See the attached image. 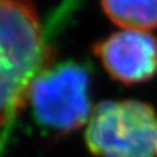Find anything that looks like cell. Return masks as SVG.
I'll return each mask as SVG.
<instances>
[{"instance_id":"1","label":"cell","mask_w":157,"mask_h":157,"mask_svg":"<svg viewBox=\"0 0 157 157\" xmlns=\"http://www.w3.org/2000/svg\"><path fill=\"white\" fill-rule=\"evenodd\" d=\"M91 72L77 61L51 63L29 86V103L36 124L51 135H66L91 116Z\"/></svg>"},{"instance_id":"2","label":"cell","mask_w":157,"mask_h":157,"mask_svg":"<svg viewBox=\"0 0 157 157\" xmlns=\"http://www.w3.org/2000/svg\"><path fill=\"white\" fill-rule=\"evenodd\" d=\"M86 144L97 157H157V112L136 99L103 101L90 116Z\"/></svg>"},{"instance_id":"3","label":"cell","mask_w":157,"mask_h":157,"mask_svg":"<svg viewBox=\"0 0 157 157\" xmlns=\"http://www.w3.org/2000/svg\"><path fill=\"white\" fill-rule=\"evenodd\" d=\"M52 52L33 0H0V68L29 90Z\"/></svg>"},{"instance_id":"4","label":"cell","mask_w":157,"mask_h":157,"mask_svg":"<svg viewBox=\"0 0 157 157\" xmlns=\"http://www.w3.org/2000/svg\"><path fill=\"white\" fill-rule=\"evenodd\" d=\"M92 51L112 78L125 86L157 75V39L144 30L123 29L97 41Z\"/></svg>"},{"instance_id":"5","label":"cell","mask_w":157,"mask_h":157,"mask_svg":"<svg viewBox=\"0 0 157 157\" xmlns=\"http://www.w3.org/2000/svg\"><path fill=\"white\" fill-rule=\"evenodd\" d=\"M101 6L121 29L146 32L157 28V0H101Z\"/></svg>"},{"instance_id":"6","label":"cell","mask_w":157,"mask_h":157,"mask_svg":"<svg viewBox=\"0 0 157 157\" xmlns=\"http://www.w3.org/2000/svg\"><path fill=\"white\" fill-rule=\"evenodd\" d=\"M28 90L0 68V125L10 127L21 108L26 103Z\"/></svg>"}]
</instances>
